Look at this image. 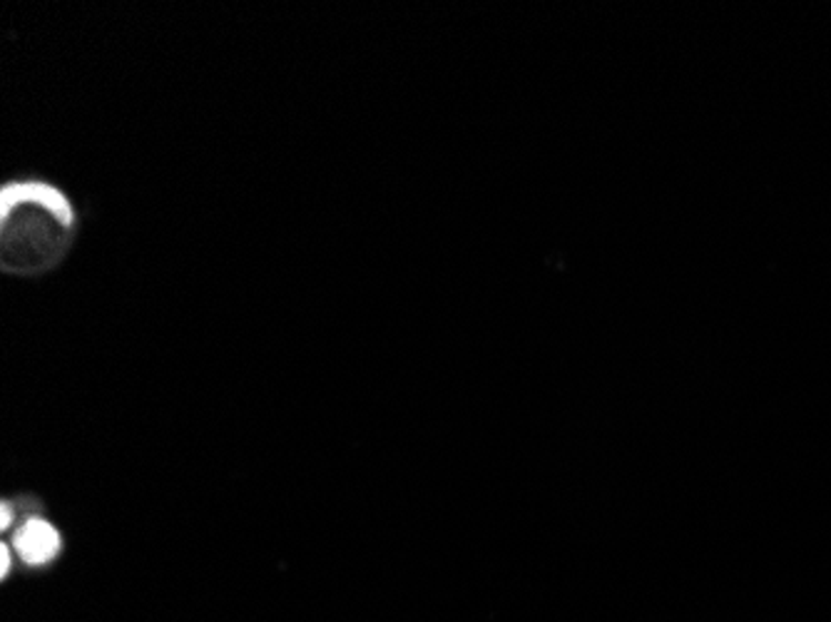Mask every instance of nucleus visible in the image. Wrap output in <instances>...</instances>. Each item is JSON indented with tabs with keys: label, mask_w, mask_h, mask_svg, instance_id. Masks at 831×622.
Wrapping results in <instances>:
<instances>
[{
	"label": "nucleus",
	"mask_w": 831,
	"mask_h": 622,
	"mask_svg": "<svg viewBox=\"0 0 831 622\" xmlns=\"http://www.w3.org/2000/svg\"><path fill=\"white\" fill-rule=\"evenodd\" d=\"M10 526H13V511H10V503H3L0 506V528L8 530Z\"/></svg>",
	"instance_id": "obj_4"
},
{
	"label": "nucleus",
	"mask_w": 831,
	"mask_h": 622,
	"mask_svg": "<svg viewBox=\"0 0 831 622\" xmlns=\"http://www.w3.org/2000/svg\"><path fill=\"white\" fill-rule=\"evenodd\" d=\"M13 548L18 558L28 565H45L60 553V533L45 518H28L16 530Z\"/></svg>",
	"instance_id": "obj_2"
},
{
	"label": "nucleus",
	"mask_w": 831,
	"mask_h": 622,
	"mask_svg": "<svg viewBox=\"0 0 831 622\" xmlns=\"http://www.w3.org/2000/svg\"><path fill=\"white\" fill-rule=\"evenodd\" d=\"M10 573V545H0V578H8Z\"/></svg>",
	"instance_id": "obj_3"
},
{
	"label": "nucleus",
	"mask_w": 831,
	"mask_h": 622,
	"mask_svg": "<svg viewBox=\"0 0 831 622\" xmlns=\"http://www.w3.org/2000/svg\"><path fill=\"white\" fill-rule=\"evenodd\" d=\"M75 207L55 185L16 180L0 190V267L38 274L53 267L75 234Z\"/></svg>",
	"instance_id": "obj_1"
}]
</instances>
